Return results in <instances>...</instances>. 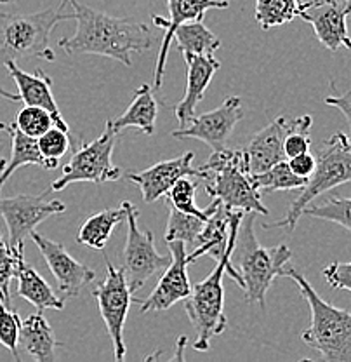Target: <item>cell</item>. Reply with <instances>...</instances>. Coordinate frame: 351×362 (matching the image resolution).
<instances>
[{"label": "cell", "instance_id": "39", "mask_svg": "<svg viewBox=\"0 0 351 362\" xmlns=\"http://www.w3.org/2000/svg\"><path fill=\"white\" fill-rule=\"evenodd\" d=\"M326 105L338 108V110L346 117V120H348V126H350L348 139L351 143V90H348V93H343V94H331V96L326 98Z\"/></svg>", "mask_w": 351, "mask_h": 362}, {"label": "cell", "instance_id": "30", "mask_svg": "<svg viewBox=\"0 0 351 362\" xmlns=\"http://www.w3.org/2000/svg\"><path fill=\"white\" fill-rule=\"evenodd\" d=\"M251 180L256 190L261 195L277 190H297V188H303L308 181L294 175L287 160L278 162V164L271 165L270 169L258 173V175H251Z\"/></svg>", "mask_w": 351, "mask_h": 362}, {"label": "cell", "instance_id": "8", "mask_svg": "<svg viewBox=\"0 0 351 362\" xmlns=\"http://www.w3.org/2000/svg\"><path fill=\"white\" fill-rule=\"evenodd\" d=\"M117 134L119 133H115L107 124L105 133L94 141L84 143L81 139L78 145H75V152L70 162L63 168V175L51 185V190L61 192L68 185L78 183V181L101 185L107 181L119 180L122 171L112 162Z\"/></svg>", "mask_w": 351, "mask_h": 362}, {"label": "cell", "instance_id": "20", "mask_svg": "<svg viewBox=\"0 0 351 362\" xmlns=\"http://www.w3.org/2000/svg\"><path fill=\"white\" fill-rule=\"evenodd\" d=\"M186 62V93L183 100L174 107V115L179 127H186L195 117V108L203 100L207 88L213 81L214 74L220 70L221 63L214 56H184Z\"/></svg>", "mask_w": 351, "mask_h": 362}, {"label": "cell", "instance_id": "4", "mask_svg": "<svg viewBox=\"0 0 351 362\" xmlns=\"http://www.w3.org/2000/svg\"><path fill=\"white\" fill-rule=\"evenodd\" d=\"M282 277L299 286L301 296L311 310V324L301 333V339L327 362H351V312L338 308L319 296L308 279L287 263Z\"/></svg>", "mask_w": 351, "mask_h": 362}, {"label": "cell", "instance_id": "40", "mask_svg": "<svg viewBox=\"0 0 351 362\" xmlns=\"http://www.w3.org/2000/svg\"><path fill=\"white\" fill-rule=\"evenodd\" d=\"M0 98H6V100H9V101H21L20 94H14V93H11V90L4 89L2 86H0Z\"/></svg>", "mask_w": 351, "mask_h": 362}, {"label": "cell", "instance_id": "12", "mask_svg": "<svg viewBox=\"0 0 351 362\" xmlns=\"http://www.w3.org/2000/svg\"><path fill=\"white\" fill-rule=\"evenodd\" d=\"M169 251H171V263L167 269L164 270L162 277L158 279L157 288L150 294L146 300H136L139 303V310L141 314H148V312H162L169 310L172 305L177 301H184L191 294L190 279H188V265H190V258H188V247L183 240H169L167 243Z\"/></svg>", "mask_w": 351, "mask_h": 362}, {"label": "cell", "instance_id": "28", "mask_svg": "<svg viewBox=\"0 0 351 362\" xmlns=\"http://www.w3.org/2000/svg\"><path fill=\"white\" fill-rule=\"evenodd\" d=\"M256 21L263 30L290 23L303 11L304 0H254Z\"/></svg>", "mask_w": 351, "mask_h": 362}, {"label": "cell", "instance_id": "14", "mask_svg": "<svg viewBox=\"0 0 351 362\" xmlns=\"http://www.w3.org/2000/svg\"><path fill=\"white\" fill-rule=\"evenodd\" d=\"M350 14L351 4L345 0H308L299 18L313 26V32L323 47L334 52L341 47L351 49L346 23Z\"/></svg>", "mask_w": 351, "mask_h": 362}, {"label": "cell", "instance_id": "43", "mask_svg": "<svg viewBox=\"0 0 351 362\" xmlns=\"http://www.w3.org/2000/svg\"><path fill=\"white\" fill-rule=\"evenodd\" d=\"M345 2H348V4H351V0H345Z\"/></svg>", "mask_w": 351, "mask_h": 362}, {"label": "cell", "instance_id": "3", "mask_svg": "<svg viewBox=\"0 0 351 362\" xmlns=\"http://www.w3.org/2000/svg\"><path fill=\"white\" fill-rule=\"evenodd\" d=\"M68 6L70 0H63L58 7H49L39 13H0V66L26 58L54 62L56 56L49 39L59 23L75 20L73 11H66Z\"/></svg>", "mask_w": 351, "mask_h": 362}, {"label": "cell", "instance_id": "11", "mask_svg": "<svg viewBox=\"0 0 351 362\" xmlns=\"http://www.w3.org/2000/svg\"><path fill=\"white\" fill-rule=\"evenodd\" d=\"M66 211L65 202L58 199L47 201L42 195H14L0 197V216L9 230V244L13 247L25 246V239L44 220Z\"/></svg>", "mask_w": 351, "mask_h": 362}, {"label": "cell", "instance_id": "19", "mask_svg": "<svg viewBox=\"0 0 351 362\" xmlns=\"http://www.w3.org/2000/svg\"><path fill=\"white\" fill-rule=\"evenodd\" d=\"M6 68L11 77H13V81L16 82L18 94H20L23 103L28 105V107H40L47 110L51 113L52 120H54V126L70 133V127L61 117V112H59L58 103L54 100V94H52V78L45 75L44 70H40V68H37L35 74H28V71L21 70L16 65V62H9Z\"/></svg>", "mask_w": 351, "mask_h": 362}, {"label": "cell", "instance_id": "42", "mask_svg": "<svg viewBox=\"0 0 351 362\" xmlns=\"http://www.w3.org/2000/svg\"><path fill=\"white\" fill-rule=\"evenodd\" d=\"M0 2H11V0H0Z\"/></svg>", "mask_w": 351, "mask_h": 362}, {"label": "cell", "instance_id": "31", "mask_svg": "<svg viewBox=\"0 0 351 362\" xmlns=\"http://www.w3.org/2000/svg\"><path fill=\"white\" fill-rule=\"evenodd\" d=\"M169 221L167 228H165V240H183L186 247L194 251L198 246L200 233H202L203 226L207 221L202 218L194 216V214L183 213V211L176 209L174 206H169Z\"/></svg>", "mask_w": 351, "mask_h": 362}, {"label": "cell", "instance_id": "5", "mask_svg": "<svg viewBox=\"0 0 351 362\" xmlns=\"http://www.w3.org/2000/svg\"><path fill=\"white\" fill-rule=\"evenodd\" d=\"M258 213L244 214L237 235L235 249H233L232 265L240 269L242 281H244L245 301L258 303L259 307H266V294L277 277H282L285 265L289 263V246L280 244L277 247H263L258 243L254 233V216ZM233 267V269H235Z\"/></svg>", "mask_w": 351, "mask_h": 362}, {"label": "cell", "instance_id": "15", "mask_svg": "<svg viewBox=\"0 0 351 362\" xmlns=\"http://www.w3.org/2000/svg\"><path fill=\"white\" fill-rule=\"evenodd\" d=\"M228 0H167L169 20L162 16L152 18L153 25L157 28H164V39L160 44V52L157 58V66H155L153 89H160L164 82L165 62H167L169 49H171L172 40H174L176 30L184 23L202 21L207 11L210 9H228Z\"/></svg>", "mask_w": 351, "mask_h": 362}, {"label": "cell", "instance_id": "21", "mask_svg": "<svg viewBox=\"0 0 351 362\" xmlns=\"http://www.w3.org/2000/svg\"><path fill=\"white\" fill-rule=\"evenodd\" d=\"M0 131L9 134L11 141H13V152H11L9 162H6V168L0 171V190L4 188L6 181L13 176V173L23 168V165H40V168L49 169V171L59 168L58 164L47 160L42 156L37 138H32V136L23 133L16 124L0 122Z\"/></svg>", "mask_w": 351, "mask_h": 362}, {"label": "cell", "instance_id": "22", "mask_svg": "<svg viewBox=\"0 0 351 362\" xmlns=\"http://www.w3.org/2000/svg\"><path fill=\"white\" fill-rule=\"evenodd\" d=\"M20 346L37 362H54L56 346H61L49 326L47 319L37 312L26 317L21 322Z\"/></svg>", "mask_w": 351, "mask_h": 362}, {"label": "cell", "instance_id": "9", "mask_svg": "<svg viewBox=\"0 0 351 362\" xmlns=\"http://www.w3.org/2000/svg\"><path fill=\"white\" fill-rule=\"evenodd\" d=\"M105 263H107V274L103 281L94 288L93 296L96 298L97 307L107 324L115 350V361L122 362L126 359L127 350L124 341V329H126L131 305L134 301V291L127 282L124 269H117L107 255H105Z\"/></svg>", "mask_w": 351, "mask_h": 362}, {"label": "cell", "instance_id": "16", "mask_svg": "<svg viewBox=\"0 0 351 362\" xmlns=\"http://www.w3.org/2000/svg\"><path fill=\"white\" fill-rule=\"evenodd\" d=\"M30 237L35 243V246L39 247V251L42 252L49 270H51L56 282H58L59 293L63 294L65 300H68V298H77L82 288L96 279L94 270L89 269L84 263L77 262L75 258H71L63 244L47 239L42 233L35 232V230L30 233Z\"/></svg>", "mask_w": 351, "mask_h": 362}, {"label": "cell", "instance_id": "38", "mask_svg": "<svg viewBox=\"0 0 351 362\" xmlns=\"http://www.w3.org/2000/svg\"><path fill=\"white\" fill-rule=\"evenodd\" d=\"M287 162H289V165H290V169H292L294 175L301 176V178H304V180H308L316 168V157L309 152L299 153V156H296V157L287 158Z\"/></svg>", "mask_w": 351, "mask_h": 362}, {"label": "cell", "instance_id": "10", "mask_svg": "<svg viewBox=\"0 0 351 362\" xmlns=\"http://www.w3.org/2000/svg\"><path fill=\"white\" fill-rule=\"evenodd\" d=\"M122 204L127 209V239L122 251V269L126 272L131 289L138 293L153 275L167 269L172 258L158 255L153 233L150 230L146 232L139 230L138 207L129 201H124Z\"/></svg>", "mask_w": 351, "mask_h": 362}, {"label": "cell", "instance_id": "33", "mask_svg": "<svg viewBox=\"0 0 351 362\" xmlns=\"http://www.w3.org/2000/svg\"><path fill=\"white\" fill-rule=\"evenodd\" d=\"M21 255H25V246L13 247L0 233V298L7 307H11V281L16 275Z\"/></svg>", "mask_w": 351, "mask_h": 362}, {"label": "cell", "instance_id": "34", "mask_svg": "<svg viewBox=\"0 0 351 362\" xmlns=\"http://www.w3.org/2000/svg\"><path fill=\"white\" fill-rule=\"evenodd\" d=\"M21 317L16 310L7 307L0 298V345L6 346L16 361H20V333H21Z\"/></svg>", "mask_w": 351, "mask_h": 362}, {"label": "cell", "instance_id": "25", "mask_svg": "<svg viewBox=\"0 0 351 362\" xmlns=\"http://www.w3.org/2000/svg\"><path fill=\"white\" fill-rule=\"evenodd\" d=\"M232 216H233V211L228 209L226 206H222L220 202L218 209L214 211L213 216L207 220L202 233H200L198 246L188 255V258H190L191 263L203 255L210 256L213 259L220 262L221 256L225 255L226 247H228Z\"/></svg>", "mask_w": 351, "mask_h": 362}, {"label": "cell", "instance_id": "41", "mask_svg": "<svg viewBox=\"0 0 351 362\" xmlns=\"http://www.w3.org/2000/svg\"><path fill=\"white\" fill-rule=\"evenodd\" d=\"M4 168H6V160H4V158H0V171H2Z\"/></svg>", "mask_w": 351, "mask_h": 362}, {"label": "cell", "instance_id": "17", "mask_svg": "<svg viewBox=\"0 0 351 362\" xmlns=\"http://www.w3.org/2000/svg\"><path fill=\"white\" fill-rule=\"evenodd\" d=\"M194 158V152H184L183 156L158 162V164L141 173H129V175H126V180L141 188L143 201L146 204L155 202L160 197H165L179 178L194 176V178L203 181L206 173H203L202 168L191 165Z\"/></svg>", "mask_w": 351, "mask_h": 362}, {"label": "cell", "instance_id": "1", "mask_svg": "<svg viewBox=\"0 0 351 362\" xmlns=\"http://www.w3.org/2000/svg\"><path fill=\"white\" fill-rule=\"evenodd\" d=\"M77 20L73 37L59 39L58 45L66 54L107 56L122 65L131 66L134 52L153 47L155 35L148 25L134 18H115L107 13L84 6L78 0H70Z\"/></svg>", "mask_w": 351, "mask_h": 362}, {"label": "cell", "instance_id": "35", "mask_svg": "<svg viewBox=\"0 0 351 362\" xmlns=\"http://www.w3.org/2000/svg\"><path fill=\"white\" fill-rule=\"evenodd\" d=\"M14 124H16L25 134L39 139L40 136L47 133V131L54 126V120H52L51 113L44 110V108L28 107V105H25V108H23L21 112H18Z\"/></svg>", "mask_w": 351, "mask_h": 362}, {"label": "cell", "instance_id": "26", "mask_svg": "<svg viewBox=\"0 0 351 362\" xmlns=\"http://www.w3.org/2000/svg\"><path fill=\"white\" fill-rule=\"evenodd\" d=\"M126 221L127 209L124 204H120L119 207L103 209L101 213L93 214L84 221V225L81 226L77 233V243L90 249H96V251H103L110 240L113 228L119 223H126Z\"/></svg>", "mask_w": 351, "mask_h": 362}, {"label": "cell", "instance_id": "6", "mask_svg": "<svg viewBox=\"0 0 351 362\" xmlns=\"http://www.w3.org/2000/svg\"><path fill=\"white\" fill-rule=\"evenodd\" d=\"M206 178L203 187L213 199L232 211L258 213L268 216L270 211L261 202V194L252 185L247 171L244 150L222 148L213 152L209 162L202 165Z\"/></svg>", "mask_w": 351, "mask_h": 362}, {"label": "cell", "instance_id": "27", "mask_svg": "<svg viewBox=\"0 0 351 362\" xmlns=\"http://www.w3.org/2000/svg\"><path fill=\"white\" fill-rule=\"evenodd\" d=\"M176 45L184 56H214L221 47V40L202 21L184 23L174 33Z\"/></svg>", "mask_w": 351, "mask_h": 362}, {"label": "cell", "instance_id": "7", "mask_svg": "<svg viewBox=\"0 0 351 362\" xmlns=\"http://www.w3.org/2000/svg\"><path fill=\"white\" fill-rule=\"evenodd\" d=\"M346 183H351V143L346 133H335L319 150L315 171L301 188V194L289 206L285 218L275 223H264L263 226L266 230L285 228L292 232L299 218L303 216V211L319 195Z\"/></svg>", "mask_w": 351, "mask_h": 362}, {"label": "cell", "instance_id": "18", "mask_svg": "<svg viewBox=\"0 0 351 362\" xmlns=\"http://www.w3.org/2000/svg\"><path fill=\"white\" fill-rule=\"evenodd\" d=\"M294 126H296V119H287L285 115H280L252 136L251 141L244 148L249 175H258L278 162L287 160L284 143Z\"/></svg>", "mask_w": 351, "mask_h": 362}, {"label": "cell", "instance_id": "37", "mask_svg": "<svg viewBox=\"0 0 351 362\" xmlns=\"http://www.w3.org/2000/svg\"><path fill=\"white\" fill-rule=\"evenodd\" d=\"M323 277L327 284L334 289H343V291L351 293V262L339 263L334 262L323 269Z\"/></svg>", "mask_w": 351, "mask_h": 362}, {"label": "cell", "instance_id": "13", "mask_svg": "<svg viewBox=\"0 0 351 362\" xmlns=\"http://www.w3.org/2000/svg\"><path fill=\"white\" fill-rule=\"evenodd\" d=\"M242 117H244L242 100L239 96H230L216 110L194 117L186 127L176 129L172 136L176 139H198L209 145L213 152H218V150L226 148V143Z\"/></svg>", "mask_w": 351, "mask_h": 362}, {"label": "cell", "instance_id": "29", "mask_svg": "<svg viewBox=\"0 0 351 362\" xmlns=\"http://www.w3.org/2000/svg\"><path fill=\"white\" fill-rule=\"evenodd\" d=\"M200 185V180H191V176H184V178H179L174 183V187L169 190V194L165 195L167 197L169 206H174L176 209L183 211V213L194 214V216L202 218V220H209L213 216L214 211L220 206V201L214 199L210 202V206L207 209H198L197 204H195V195H197V188Z\"/></svg>", "mask_w": 351, "mask_h": 362}, {"label": "cell", "instance_id": "23", "mask_svg": "<svg viewBox=\"0 0 351 362\" xmlns=\"http://www.w3.org/2000/svg\"><path fill=\"white\" fill-rule=\"evenodd\" d=\"M14 279H18V296L30 301L39 310H47V308L63 310L65 308V298H59L52 291L42 275L25 262V255H21L18 259Z\"/></svg>", "mask_w": 351, "mask_h": 362}, {"label": "cell", "instance_id": "36", "mask_svg": "<svg viewBox=\"0 0 351 362\" xmlns=\"http://www.w3.org/2000/svg\"><path fill=\"white\" fill-rule=\"evenodd\" d=\"M37 141H39V148L42 152V156L47 160L59 165V158L65 156L68 148H70V133L59 129L58 126H52Z\"/></svg>", "mask_w": 351, "mask_h": 362}, {"label": "cell", "instance_id": "2", "mask_svg": "<svg viewBox=\"0 0 351 362\" xmlns=\"http://www.w3.org/2000/svg\"><path fill=\"white\" fill-rule=\"evenodd\" d=\"M244 214V211H233L232 225H230V240L225 255L221 256L213 274L206 281L197 282L191 288L190 296L184 300V310H186L188 319L191 320L195 331H197V341L194 343V349L198 352L209 350L210 339L221 334L228 326V319L225 315V288H222L225 274L232 275L233 281L244 289L242 275L232 265L233 249H235L237 235H239Z\"/></svg>", "mask_w": 351, "mask_h": 362}, {"label": "cell", "instance_id": "32", "mask_svg": "<svg viewBox=\"0 0 351 362\" xmlns=\"http://www.w3.org/2000/svg\"><path fill=\"white\" fill-rule=\"evenodd\" d=\"M303 214L309 218L331 221V223L343 226L351 233V197H332L323 204L308 206L303 211Z\"/></svg>", "mask_w": 351, "mask_h": 362}, {"label": "cell", "instance_id": "24", "mask_svg": "<svg viewBox=\"0 0 351 362\" xmlns=\"http://www.w3.org/2000/svg\"><path fill=\"white\" fill-rule=\"evenodd\" d=\"M158 115V103L153 96V89L150 84H141L139 89L136 90L134 100L127 107V110L117 119L108 120V126L112 127L115 133L127 129V127H134V129L143 131L145 134L155 133V122H157Z\"/></svg>", "mask_w": 351, "mask_h": 362}]
</instances>
